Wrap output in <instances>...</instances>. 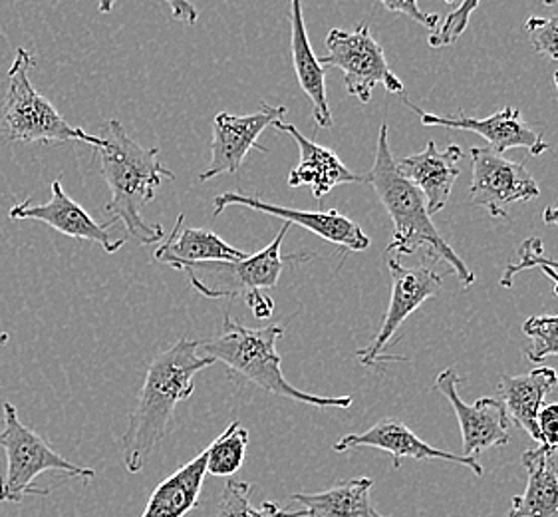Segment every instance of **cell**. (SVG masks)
<instances>
[{"label": "cell", "mask_w": 558, "mask_h": 517, "mask_svg": "<svg viewBox=\"0 0 558 517\" xmlns=\"http://www.w3.org/2000/svg\"><path fill=\"white\" fill-rule=\"evenodd\" d=\"M202 340L179 338L173 347L149 362L146 381L137 396L130 424L122 436L123 466L140 473L151 460L157 446L168 436L169 424L181 402L195 390V376L215 360L202 354Z\"/></svg>", "instance_id": "obj_1"}, {"label": "cell", "mask_w": 558, "mask_h": 517, "mask_svg": "<svg viewBox=\"0 0 558 517\" xmlns=\"http://www.w3.org/2000/svg\"><path fill=\"white\" fill-rule=\"evenodd\" d=\"M98 135L101 146L94 149L100 158L101 178L112 192L104 214L112 215L113 224L122 221L125 239H134L140 245H156L166 237V229L144 221L142 209L156 200L161 181L175 180V173L163 166L157 147L140 146L120 120L101 125Z\"/></svg>", "instance_id": "obj_2"}, {"label": "cell", "mask_w": 558, "mask_h": 517, "mask_svg": "<svg viewBox=\"0 0 558 517\" xmlns=\"http://www.w3.org/2000/svg\"><path fill=\"white\" fill-rule=\"evenodd\" d=\"M388 132V124H381L374 166L366 176H362V183H368L378 193L381 205L388 209L393 224V237L386 249V255L402 257L413 255L417 249H427L434 261H446L456 270L463 287H471L475 282L473 270L447 245L446 239L439 236L432 215L427 214L424 193L403 176L402 169L398 168V161L391 156Z\"/></svg>", "instance_id": "obj_3"}, {"label": "cell", "mask_w": 558, "mask_h": 517, "mask_svg": "<svg viewBox=\"0 0 558 517\" xmlns=\"http://www.w3.org/2000/svg\"><path fill=\"white\" fill-rule=\"evenodd\" d=\"M282 337L284 328L280 325L248 328L239 323L235 316L225 315L221 330L202 342L199 350L215 362H223L229 371L243 376L265 393L316 408H350V396H316L304 393L287 381L282 359L277 352V342Z\"/></svg>", "instance_id": "obj_4"}, {"label": "cell", "mask_w": 558, "mask_h": 517, "mask_svg": "<svg viewBox=\"0 0 558 517\" xmlns=\"http://www.w3.org/2000/svg\"><path fill=\"white\" fill-rule=\"evenodd\" d=\"M33 68V55L26 48H16L2 104V132L7 140L46 146L78 140L100 147V135H89L82 128L68 124L57 108L38 94L31 82Z\"/></svg>", "instance_id": "obj_5"}, {"label": "cell", "mask_w": 558, "mask_h": 517, "mask_svg": "<svg viewBox=\"0 0 558 517\" xmlns=\"http://www.w3.org/2000/svg\"><path fill=\"white\" fill-rule=\"evenodd\" d=\"M4 426L0 430V448L7 466L0 476V504H23L26 495H46V490L33 488L34 480L46 472H62L72 478L92 480L96 472L78 466L58 454L33 428L19 418L16 406L4 402Z\"/></svg>", "instance_id": "obj_6"}, {"label": "cell", "mask_w": 558, "mask_h": 517, "mask_svg": "<svg viewBox=\"0 0 558 517\" xmlns=\"http://www.w3.org/2000/svg\"><path fill=\"white\" fill-rule=\"evenodd\" d=\"M292 224H284L277 237L260 249L255 255H246L239 261H207V263H193L181 270L187 273L191 287L207 299H235L248 297L253 292L265 291L277 287L280 273L284 269L287 261L308 258V255H289L282 257L280 248L287 233L291 231Z\"/></svg>", "instance_id": "obj_7"}, {"label": "cell", "mask_w": 558, "mask_h": 517, "mask_svg": "<svg viewBox=\"0 0 558 517\" xmlns=\"http://www.w3.org/2000/svg\"><path fill=\"white\" fill-rule=\"evenodd\" d=\"M328 57L318 58V64L338 68L344 74V86L350 96L362 104L372 100V92L381 84L391 94L403 92L402 80L391 72L384 48L369 33L368 23H360L356 31L332 28L326 36Z\"/></svg>", "instance_id": "obj_8"}, {"label": "cell", "mask_w": 558, "mask_h": 517, "mask_svg": "<svg viewBox=\"0 0 558 517\" xmlns=\"http://www.w3.org/2000/svg\"><path fill=\"white\" fill-rule=\"evenodd\" d=\"M391 275L390 306L381 318L380 330L366 349L357 350V359L364 366H376L380 360L393 359L384 357V349L390 345L391 337L413 315L422 304L436 297L444 277L432 265L403 267L400 258H388Z\"/></svg>", "instance_id": "obj_9"}, {"label": "cell", "mask_w": 558, "mask_h": 517, "mask_svg": "<svg viewBox=\"0 0 558 517\" xmlns=\"http://www.w3.org/2000/svg\"><path fill=\"white\" fill-rule=\"evenodd\" d=\"M471 200L493 217H507V205L533 202L541 190L521 161H511L489 147L471 149Z\"/></svg>", "instance_id": "obj_10"}, {"label": "cell", "mask_w": 558, "mask_h": 517, "mask_svg": "<svg viewBox=\"0 0 558 517\" xmlns=\"http://www.w3.org/2000/svg\"><path fill=\"white\" fill-rule=\"evenodd\" d=\"M287 106H270L260 101V110L248 116L221 112L213 120L211 161L199 176L202 183L223 173H236L251 149L268 152L257 142L265 128L280 122L287 116Z\"/></svg>", "instance_id": "obj_11"}, {"label": "cell", "mask_w": 558, "mask_h": 517, "mask_svg": "<svg viewBox=\"0 0 558 517\" xmlns=\"http://www.w3.org/2000/svg\"><path fill=\"white\" fill-rule=\"evenodd\" d=\"M459 383L461 378L456 369H446L437 374L436 388L446 396L458 417L463 438V456H477L487 448L507 446L509 417L501 400L480 398L477 402L468 405L459 396Z\"/></svg>", "instance_id": "obj_12"}, {"label": "cell", "mask_w": 558, "mask_h": 517, "mask_svg": "<svg viewBox=\"0 0 558 517\" xmlns=\"http://www.w3.org/2000/svg\"><path fill=\"white\" fill-rule=\"evenodd\" d=\"M241 205L255 209L260 214L272 215L289 221L292 226H301L314 236L323 237L324 241L335 243L338 248L347 251H366L369 248V237L362 231L356 221H352L347 215L338 214L336 209L330 212H304V209H292V207H280L275 203L265 202L260 197H248L239 192L221 193L215 197L213 205V217H219L227 207Z\"/></svg>", "instance_id": "obj_13"}, {"label": "cell", "mask_w": 558, "mask_h": 517, "mask_svg": "<svg viewBox=\"0 0 558 517\" xmlns=\"http://www.w3.org/2000/svg\"><path fill=\"white\" fill-rule=\"evenodd\" d=\"M9 217L12 221L19 219H33V221H40L46 224L52 229H57L58 233L62 236L78 239V241H89L96 243L98 248L104 249L106 253H116L123 248L125 237L122 239H112L110 237V227L116 226L112 219L108 224H98L92 215L74 202L62 188V181H52V197L50 202L43 203V205H34L31 200L24 203L14 205Z\"/></svg>", "instance_id": "obj_14"}, {"label": "cell", "mask_w": 558, "mask_h": 517, "mask_svg": "<svg viewBox=\"0 0 558 517\" xmlns=\"http://www.w3.org/2000/svg\"><path fill=\"white\" fill-rule=\"evenodd\" d=\"M405 104L420 116L422 124L475 132L489 144L487 147L499 156H502L509 149H513V147H525L531 156H541L548 149V144L543 140V135L536 134L535 130L523 120L521 110L513 108V106H505L501 112L493 113L489 118L480 120V118H471L465 113L437 116V113L424 112L422 108L413 106L408 100H405Z\"/></svg>", "instance_id": "obj_15"}, {"label": "cell", "mask_w": 558, "mask_h": 517, "mask_svg": "<svg viewBox=\"0 0 558 517\" xmlns=\"http://www.w3.org/2000/svg\"><path fill=\"white\" fill-rule=\"evenodd\" d=\"M354 448H376L390 454L393 470L402 468L403 458H413V460H444L459 464L470 468L477 478L485 473L477 456H463V454H451V452L434 448L420 436H415L402 420H396V418H384L364 434H348L335 444L336 452L354 450Z\"/></svg>", "instance_id": "obj_16"}, {"label": "cell", "mask_w": 558, "mask_h": 517, "mask_svg": "<svg viewBox=\"0 0 558 517\" xmlns=\"http://www.w3.org/2000/svg\"><path fill=\"white\" fill-rule=\"evenodd\" d=\"M275 130L291 135L296 142L299 152H301V161L299 166L289 173V185L291 188H311L314 197L323 202L326 193L332 192L336 185L344 183H362V178L352 173L350 169L342 164V159L336 156L330 147L320 146L306 135L301 134L296 125L284 124L282 120L275 122Z\"/></svg>", "instance_id": "obj_17"}, {"label": "cell", "mask_w": 558, "mask_h": 517, "mask_svg": "<svg viewBox=\"0 0 558 517\" xmlns=\"http://www.w3.org/2000/svg\"><path fill=\"white\" fill-rule=\"evenodd\" d=\"M461 158L463 152L456 144L446 149H437L436 142H429L424 152L398 161L403 176L424 193L427 214L436 215L446 209L453 183L459 178L458 161Z\"/></svg>", "instance_id": "obj_18"}, {"label": "cell", "mask_w": 558, "mask_h": 517, "mask_svg": "<svg viewBox=\"0 0 558 517\" xmlns=\"http://www.w3.org/2000/svg\"><path fill=\"white\" fill-rule=\"evenodd\" d=\"M183 221H185V215L179 214L178 224L173 227V231H169L166 243L159 245L154 253L157 263L181 270L193 263L239 261L246 257V253L241 249L229 245L225 239L209 229L183 227Z\"/></svg>", "instance_id": "obj_19"}, {"label": "cell", "mask_w": 558, "mask_h": 517, "mask_svg": "<svg viewBox=\"0 0 558 517\" xmlns=\"http://www.w3.org/2000/svg\"><path fill=\"white\" fill-rule=\"evenodd\" d=\"M291 50L294 74L302 92L313 101V118L318 128H332V112L326 94V70L318 64L308 40L302 0H291Z\"/></svg>", "instance_id": "obj_20"}, {"label": "cell", "mask_w": 558, "mask_h": 517, "mask_svg": "<svg viewBox=\"0 0 558 517\" xmlns=\"http://www.w3.org/2000/svg\"><path fill=\"white\" fill-rule=\"evenodd\" d=\"M557 384V371L548 366H541L521 376L502 374L499 390H501L505 412L513 420L514 426L525 430L526 434L536 442H538V428H536L538 410L543 408L545 398L553 393Z\"/></svg>", "instance_id": "obj_21"}, {"label": "cell", "mask_w": 558, "mask_h": 517, "mask_svg": "<svg viewBox=\"0 0 558 517\" xmlns=\"http://www.w3.org/2000/svg\"><path fill=\"white\" fill-rule=\"evenodd\" d=\"M526 490L514 495L507 517H558V468L555 454L545 446L523 454Z\"/></svg>", "instance_id": "obj_22"}, {"label": "cell", "mask_w": 558, "mask_h": 517, "mask_svg": "<svg viewBox=\"0 0 558 517\" xmlns=\"http://www.w3.org/2000/svg\"><path fill=\"white\" fill-rule=\"evenodd\" d=\"M207 476V454H197L175 472L161 480L147 500L142 517H185L199 506L203 482Z\"/></svg>", "instance_id": "obj_23"}, {"label": "cell", "mask_w": 558, "mask_h": 517, "mask_svg": "<svg viewBox=\"0 0 558 517\" xmlns=\"http://www.w3.org/2000/svg\"><path fill=\"white\" fill-rule=\"evenodd\" d=\"M372 478L342 480L318 494H292L304 506L306 517H390L381 516L372 504Z\"/></svg>", "instance_id": "obj_24"}, {"label": "cell", "mask_w": 558, "mask_h": 517, "mask_svg": "<svg viewBox=\"0 0 558 517\" xmlns=\"http://www.w3.org/2000/svg\"><path fill=\"white\" fill-rule=\"evenodd\" d=\"M246 448H248V430L235 420L225 428L223 434H219L205 448L207 473L219 476V478H231L243 468Z\"/></svg>", "instance_id": "obj_25"}, {"label": "cell", "mask_w": 558, "mask_h": 517, "mask_svg": "<svg viewBox=\"0 0 558 517\" xmlns=\"http://www.w3.org/2000/svg\"><path fill=\"white\" fill-rule=\"evenodd\" d=\"M251 494L253 484L243 480H229L225 484L215 517H306L304 509L287 512L275 502H265L263 506L255 507L251 502Z\"/></svg>", "instance_id": "obj_26"}, {"label": "cell", "mask_w": 558, "mask_h": 517, "mask_svg": "<svg viewBox=\"0 0 558 517\" xmlns=\"http://www.w3.org/2000/svg\"><path fill=\"white\" fill-rule=\"evenodd\" d=\"M523 333L533 340L525 350L526 359L541 362L547 357H558V315H536L526 318Z\"/></svg>", "instance_id": "obj_27"}, {"label": "cell", "mask_w": 558, "mask_h": 517, "mask_svg": "<svg viewBox=\"0 0 558 517\" xmlns=\"http://www.w3.org/2000/svg\"><path fill=\"white\" fill-rule=\"evenodd\" d=\"M481 0H463L459 4V9L453 12H449L446 16L444 24L437 28L436 33L429 36V46L432 48H446V46L456 45L461 34L468 31L470 26L471 14L477 11Z\"/></svg>", "instance_id": "obj_28"}, {"label": "cell", "mask_w": 558, "mask_h": 517, "mask_svg": "<svg viewBox=\"0 0 558 517\" xmlns=\"http://www.w3.org/2000/svg\"><path fill=\"white\" fill-rule=\"evenodd\" d=\"M525 31L531 45L541 57L558 60V16H531L525 21Z\"/></svg>", "instance_id": "obj_29"}, {"label": "cell", "mask_w": 558, "mask_h": 517, "mask_svg": "<svg viewBox=\"0 0 558 517\" xmlns=\"http://www.w3.org/2000/svg\"><path fill=\"white\" fill-rule=\"evenodd\" d=\"M536 428H538V444L555 454L558 448V402L543 405L536 417Z\"/></svg>", "instance_id": "obj_30"}, {"label": "cell", "mask_w": 558, "mask_h": 517, "mask_svg": "<svg viewBox=\"0 0 558 517\" xmlns=\"http://www.w3.org/2000/svg\"><path fill=\"white\" fill-rule=\"evenodd\" d=\"M380 2L386 11L405 14V16H410L412 21L422 24L429 31H437V26H439V14H427V12L422 11L417 0H380Z\"/></svg>", "instance_id": "obj_31"}, {"label": "cell", "mask_w": 558, "mask_h": 517, "mask_svg": "<svg viewBox=\"0 0 558 517\" xmlns=\"http://www.w3.org/2000/svg\"><path fill=\"white\" fill-rule=\"evenodd\" d=\"M116 2H120V0H100L98 11L104 12V14H108V12H112L113 7H116ZM166 2H168L169 9H171L173 19L179 21V23L187 24V26H195L197 21H199V11L195 9V4H193L191 0H166Z\"/></svg>", "instance_id": "obj_32"}, {"label": "cell", "mask_w": 558, "mask_h": 517, "mask_svg": "<svg viewBox=\"0 0 558 517\" xmlns=\"http://www.w3.org/2000/svg\"><path fill=\"white\" fill-rule=\"evenodd\" d=\"M246 304L251 306V311H253V315L260 318V321H265V318H270L272 316V311H275V303H272V299L268 297V294H263V292H253V294H248L245 299Z\"/></svg>", "instance_id": "obj_33"}, {"label": "cell", "mask_w": 558, "mask_h": 517, "mask_svg": "<svg viewBox=\"0 0 558 517\" xmlns=\"http://www.w3.org/2000/svg\"><path fill=\"white\" fill-rule=\"evenodd\" d=\"M543 219H545L547 226H558V205L547 207V209L543 212Z\"/></svg>", "instance_id": "obj_34"}, {"label": "cell", "mask_w": 558, "mask_h": 517, "mask_svg": "<svg viewBox=\"0 0 558 517\" xmlns=\"http://www.w3.org/2000/svg\"><path fill=\"white\" fill-rule=\"evenodd\" d=\"M9 340H11V335H9V333H0V347H7V345H9Z\"/></svg>", "instance_id": "obj_35"}, {"label": "cell", "mask_w": 558, "mask_h": 517, "mask_svg": "<svg viewBox=\"0 0 558 517\" xmlns=\"http://www.w3.org/2000/svg\"><path fill=\"white\" fill-rule=\"evenodd\" d=\"M547 7H555V4H558V0H543Z\"/></svg>", "instance_id": "obj_36"}, {"label": "cell", "mask_w": 558, "mask_h": 517, "mask_svg": "<svg viewBox=\"0 0 558 517\" xmlns=\"http://www.w3.org/2000/svg\"><path fill=\"white\" fill-rule=\"evenodd\" d=\"M555 86H557L558 91V72H555Z\"/></svg>", "instance_id": "obj_37"}, {"label": "cell", "mask_w": 558, "mask_h": 517, "mask_svg": "<svg viewBox=\"0 0 558 517\" xmlns=\"http://www.w3.org/2000/svg\"><path fill=\"white\" fill-rule=\"evenodd\" d=\"M446 2H453V0H446Z\"/></svg>", "instance_id": "obj_38"}, {"label": "cell", "mask_w": 558, "mask_h": 517, "mask_svg": "<svg viewBox=\"0 0 558 517\" xmlns=\"http://www.w3.org/2000/svg\"><path fill=\"white\" fill-rule=\"evenodd\" d=\"M555 454H558V448H557V450H555Z\"/></svg>", "instance_id": "obj_39"}]
</instances>
